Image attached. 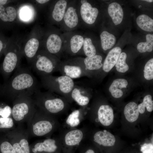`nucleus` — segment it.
Wrapping results in <instances>:
<instances>
[{
	"mask_svg": "<svg viewBox=\"0 0 153 153\" xmlns=\"http://www.w3.org/2000/svg\"><path fill=\"white\" fill-rule=\"evenodd\" d=\"M39 90L37 80L30 70L19 67L15 70L4 88L5 94L13 100L21 95L32 96Z\"/></svg>",
	"mask_w": 153,
	"mask_h": 153,
	"instance_id": "obj_1",
	"label": "nucleus"
},
{
	"mask_svg": "<svg viewBox=\"0 0 153 153\" xmlns=\"http://www.w3.org/2000/svg\"><path fill=\"white\" fill-rule=\"evenodd\" d=\"M41 82L42 87L47 91L72 99L71 94L75 83L70 78L62 75L43 76H41Z\"/></svg>",
	"mask_w": 153,
	"mask_h": 153,
	"instance_id": "obj_2",
	"label": "nucleus"
},
{
	"mask_svg": "<svg viewBox=\"0 0 153 153\" xmlns=\"http://www.w3.org/2000/svg\"><path fill=\"white\" fill-rule=\"evenodd\" d=\"M55 94L49 91L42 92L38 90L33 95L36 105L50 113L61 111L65 108V103L63 99L55 97Z\"/></svg>",
	"mask_w": 153,
	"mask_h": 153,
	"instance_id": "obj_3",
	"label": "nucleus"
},
{
	"mask_svg": "<svg viewBox=\"0 0 153 153\" xmlns=\"http://www.w3.org/2000/svg\"><path fill=\"white\" fill-rule=\"evenodd\" d=\"M31 97L21 95L14 100L11 114L14 120L20 122L28 115L35 114L36 105Z\"/></svg>",
	"mask_w": 153,
	"mask_h": 153,
	"instance_id": "obj_4",
	"label": "nucleus"
},
{
	"mask_svg": "<svg viewBox=\"0 0 153 153\" xmlns=\"http://www.w3.org/2000/svg\"><path fill=\"white\" fill-rule=\"evenodd\" d=\"M38 54L33 65V69L41 76L51 75L58 71L61 61L56 56Z\"/></svg>",
	"mask_w": 153,
	"mask_h": 153,
	"instance_id": "obj_5",
	"label": "nucleus"
},
{
	"mask_svg": "<svg viewBox=\"0 0 153 153\" xmlns=\"http://www.w3.org/2000/svg\"><path fill=\"white\" fill-rule=\"evenodd\" d=\"M58 71L62 75L72 79L88 76L82 58H76L61 61Z\"/></svg>",
	"mask_w": 153,
	"mask_h": 153,
	"instance_id": "obj_6",
	"label": "nucleus"
},
{
	"mask_svg": "<svg viewBox=\"0 0 153 153\" xmlns=\"http://www.w3.org/2000/svg\"><path fill=\"white\" fill-rule=\"evenodd\" d=\"M80 3V12L82 19L86 24L90 25L93 24L98 14V9L93 7L87 0H81Z\"/></svg>",
	"mask_w": 153,
	"mask_h": 153,
	"instance_id": "obj_7",
	"label": "nucleus"
},
{
	"mask_svg": "<svg viewBox=\"0 0 153 153\" xmlns=\"http://www.w3.org/2000/svg\"><path fill=\"white\" fill-rule=\"evenodd\" d=\"M30 147L31 153H54L58 148L55 140L52 139L35 143Z\"/></svg>",
	"mask_w": 153,
	"mask_h": 153,
	"instance_id": "obj_8",
	"label": "nucleus"
},
{
	"mask_svg": "<svg viewBox=\"0 0 153 153\" xmlns=\"http://www.w3.org/2000/svg\"><path fill=\"white\" fill-rule=\"evenodd\" d=\"M18 58L15 52H7L5 57L2 66L3 72L8 76L18 67Z\"/></svg>",
	"mask_w": 153,
	"mask_h": 153,
	"instance_id": "obj_9",
	"label": "nucleus"
},
{
	"mask_svg": "<svg viewBox=\"0 0 153 153\" xmlns=\"http://www.w3.org/2000/svg\"><path fill=\"white\" fill-rule=\"evenodd\" d=\"M87 89L84 85L75 83L71 92V98L80 106L86 105L89 103L90 101L87 95Z\"/></svg>",
	"mask_w": 153,
	"mask_h": 153,
	"instance_id": "obj_10",
	"label": "nucleus"
},
{
	"mask_svg": "<svg viewBox=\"0 0 153 153\" xmlns=\"http://www.w3.org/2000/svg\"><path fill=\"white\" fill-rule=\"evenodd\" d=\"M97 114L99 121L103 125L108 126L113 122L114 118L113 110L110 106L101 105L98 109Z\"/></svg>",
	"mask_w": 153,
	"mask_h": 153,
	"instance_id": "obj_11",
	"label": "nucleus"
},
{
	"mask_svg": "<svg viewBox=\"0 0 153 153\" xmlns=\"http://www.w3.org/2000/svg\"><path fill=\"white\" fill-rule=\"evenodd\" d=\"M103 58L99 55L96 54L91 57L83 58V63L86 73L89 75V72L100 69L102 67Z\"/></svg>",
	"mask_w": 153,
	"mask_h": 153,
	"instance_id": "obj_12",
	"label": "nucleus"
},
{
	"mask_svg": "<svg viewBox=\"0 0 153 153\" xmlns=\"http://www.w3.org/2000/svg\"><path fill=\"white\" fill-rule=\"evenodd\" d=\"M122 49L119 47H115L110 50L108 54L104 61L102 66L103 71L109 72L115 65Z\"/></svg>",
	"mask_w": 153,
	"mask_h": 153,
	"instance_id": "obj_13",
	"label": "nucleus"
},
{
	"mask_svg": "<svg viewBox=\"0 0 153 153\" xmlns=\"http://www.w3.org/2000/svg\"><path fill=\"white\" fill-rule=\"evenodd\" d=\"M63 20L68 28H75L79 23V18L76 8L73 6L67 8Z\"/></svg>",
	"mask_w": 153,
	"mask_h": 153,
	"instance_id": "obj_14",
	"label": "nucleus"
},
{
	"mask_svg": "<svg viewBox=\"0 0 153 153\" xmlns=\"http://www.w3.org/2000/svg\"><path fill=\"white\" fill-rule=\"evenodd\" d=\"M94 138L95 142L105 146H113L116 141L114 136L106 131L97 132L94 134Z\"/></svg>",
	"mask_w": 153,
	"mask_h": 153,
	"instance_id": "obj_15",
	"label": "nucleus"
},
{
	"mask_svg": "<svg viewBox=\"0 0 153 153\" xmlns=\"http://www.w3.org/2000/svg\"><path fill=\"white\" fill-rule=\"evenodd\" d=\"M62 46V39L58 35L52 34L48 38L46 46L48 52L51 54H58L61 52Z\"/></svg>",
	"mask_w": 153,
	"mask_h": 153,
	"instance_id": "obj_16",
	"label": "nucleus"
},
{
	"mask_svg": "<svg viewBox=\"0 0 153 153\" xmlns=\"http://www.w3.org/2000/svg\"><path fill=\"white\" fill-rule=\"evenodd\" d=\"M108 12L115 25L122 22L124 16L123 9L121 5L116 2L110 4L108 8Z\"/></svg>",
	"mask_w": 153,
	"mask_h": 153,
	"instance_id": "obj_17",
	"label": "nucleus"
},
{
	"mask_svg": "<svg viewBox=\"0 0 153 153\" xmlns=\"http://www.w3.org/2000/svg\"><path fill=\"white\" fill-rule=\"evenodd\" d=\"M52 129V125L49 121L42 120L35 122L33 124L32 130L35 135L42 136L49 133Z\"/></svg>",
	"mask_w": 153,
	"mask_h": 153,
	"instance_id": "obj_18",
	"label": "nucleus"
},
{
	"mask_svg": "<svg viewBox=\"0 0 153 153\" xmlns=\"http://www.w3.org/2000/svg\"><path fill=\"white\" fill-rule=\"evenodd\" d=\"M128 85V81L125 79L118 78L113 80L109 88V90L113 97L119 98L123 95L121 89L126 88Z\"/></svg>",
	"mask_w": 153,
	"mask_h": 153,
	"instance_id": "obj_19",
	"label": "nucleus"
},
{
	"mask_svg": "<svg viewBox=\"0 0 153 153\" xmlns=\"http://www.w3.org/2000/svg\"><path fill=\"white\" fill-rule=\"evenodd\" d=\"M69 42V48L67 52L71 55H76L82 49L84 37L80 35H75L71 37Z\"/></svg>",
	"mask_w": 153,
	"mask_h": 153,
	"instance_id": "obj_20",
	"label": "nucleus"
},
{
	"mask_svg": "<svg viewBox=\"0 0 153 153\" xmlns=\"http://www.w3.org/2000/svg\"><path fill=\"white\" fill-rule=\"evenodd\" d=\"M8 140L16 153H31L30 146L26 138L19 137L13 141Z\"/></svg>",
	"mask_w": 153,
	"mask_h": 153,
	"instance_id": "obj_21",
	"label": "nucleus"
},
{
	"mask_svg": "<svg viewBox=\"0 0 153 153\" xmlns=\"http://www.w3.org/2000/svg\"><path fill=\"white\" fill-rule=\"evenodd\" d=\"M139 112L137 104L134 102H131L125 106L124 114L128 121L133 122L136 121L138 118Z\"/></svg>",
	"mask_w": 153,
	"mask_h": 153,
	"instance_id": "obj_22",
	"label": "nucleus"
},
{
	"mask_svg": "<svg viewBox=\"0 0 153 153\" xmlns=\"http://www.w3.org/2000/svg\"><path fill=\"white\" fill-rule=\"evenodd\" d=\"M67 7V2L65 0H60L56 3L52 12V16L56 22L61 21Z\"/></svg>",
	"mask_w": 153,
	"mask_h": 153,
	"instance_id": "obj_23",
	"label": "nucleus"
},
{
	"mask_svg": "<svg viewBox=\"0 0 153 153\" xmlns=\"http://www.w3.org/2000/svg\"><path fill=\"white\" fill-rule=\"evenodd\" d=\"M83 137V133L81 131L76 129L70 131L65 136V144L69 146L76 145L79 144Z\"/></svg>",
	"mask_w": 153,
	"mask_h": 153,
	"instance_id": "obj_24",
	"label": "nucleus"
},
{
	"mask_svg": "<svg viewBox=\"0 0 153 153\" xmlns=\"http://www.w3.org/2000/svg\"><path fill=\"white\" fill-rule=\"evenodd\" d=\"M16 16L15 8L12 7H5L0 4V20L3 22L13 21Z\"/></svg>",
	"mask_w": 153,
	"mask_h": 153,
	"instance_id": "obj_25",
	"label": "nucleus"
},
{
	"mask_svg": "<svg viewBox=\"0 0 153 153\" xmlns=\"http://www.w3.org/2000/svg\"><path fill=\"white\" fill-rule=\"evenodd\" d=\"M102 49L107 50L113 46L116 42V38L113 34L106 31H103L100 35Z\"/></svg>",
	"mask_w": 153,
	"mask_h": 153,
	"instance_id": "obj_26",
	"label": "nucleus"
},
{
	"mask_svg": "<svg viewBox=\"0 0 153 153\" xmlns=\"http://www.w3.org/2000/svg\"><path fill=\"white\" fill-rule=\"evenodd\" d=\"M138 26L142 30L148 32L153 31V20L148 15L143 14L139 15L136 20Z\"/></svg>",
	"mask_w": 153,
	"mask_h": 153,
	"instance_id": "obj_27",
	"label": "nucleus"
},
{
	"mask_svg": "<svg viewBox=\"0 0 153 153\" xmlns=\"http://www.w3.org/2000/svg\"><path fill=\"white\" fill-rule=\"evenodd\" d=\"M39 45V41L36 38H32L28 41L24 49L26 56L29 58H33L36 54Z\"/></svg>",
	"mask_w": 153,
	"mask_h": 153,
	"instance_id": "obj_28",
	"label": "nucleus"
},
{
	"mask_svg": "<svg viewBox=\"0 0 153 153\" xmlns=\"http://www.w3.org/2000/svg\"><path fill=\"white\" fill-rule=\"evenodd\" d=\"M146 37V42H140L137 45V50L140 53L150 52L153 50V35L147 34Z\"/></svg>",
	"mask_w": 153,
	"mask_h": 153,
	"instance_id": "obj_29",
	"label": "nucleus"
},
{
	"mask_svg": "<svg viewBox=\"0 0 153 153\" xmlns=\"http://www.w3.org/2000/svg\"><path fill=\"white\" fill-rule=\"evenodd\" d=\"M82 50L84 54L86 57H91L96 54V48L90 38H84Z\"/></svg>",
	"mask_w": 153,
	"mask_h": 153,
	"instance_id": "obj_30",
	"label": "nucleus"
},
{
	"mask_svg": "<svg viewBox=\"0 0 153 153\" xmlns=\"http://www.w3.org/2000/svg\"><path fill=\"white\" fill-rule=\"evenodd\" d=\"M0 153H16L5 135L0 136Z\"/></svg>",
	"mask_w": 153,
	"mask_h": 153,
	"instance_id": "obj_31",
	"label": "nucleus"
},
{
	"mask_svg": "<svg viewBox=\"0 0 153 153\" xmlns=\"http://www.w3.org/2000/svg\"><path fill=\"white\" fill-rule=\"evenodd\" d=\"M138 107L139 112L141 114L144 113L145 107L148 112H152L153 110V101L151 95L148 94L146 95L143 98V102Z\"/></svg>",
	"mask_w": 153,
	"mask_h": 153,
	"instance_id": "obj_32",
	"label": "nucleus"
},
{
	"mask_svg": "<svg viewBox=\"0 0 153 153\" xmlns=\"http://www.w3.org/2000/svg\"><path fill=\"white\" fill-rule=\"evenodd\" d=\"M126 54L124 52L120 54L115 65L117 71L120 73H124L129 69V67L126 63Z\"/></svg>",
	"mask_w": 153,
	"mask_h": 153,
	"instance_id": "obj_33",
	"label": "nucleus"
},
{
	"mask_svg": "<svg viewBox=\"0 0 153 153\" xmlns=\"http://www.w3.org/2000/svg\"><path fill=\"white\" fill-rule=\"evenodd\" d=\"M80 113L78 110L73 111L68 116L66 120L67 123L72 127L77 126L80 122L78 118Z\"/></svg>",
	"mask_w": 153,
	"mask_h": 153,
	"instance_id": "obj_34",
	"label": "nucleus"
},
{
	"mask_svg": "<svg viewBox=\"0 0 153 153\" xmlns=\"http://www.w3.org/2000/svg\"><path fill=\"white\" fill-rule=\"evenodd\" d=\"M13 126V120L12 118L0 117V131H6L7 130L12 128Z\"/></svg>",
	"mask_w": 153,
	"mask_h": 153,
	"instance_id": "obj_35",
	"label": "nucleus"
},
{
	"mask_svg": "<svg viewBox=\"0 0 153 153\" xmlns=\"http://www.w3.org/2000/svg\"><path fill=\"white\" fill-rule=\"evenodd\" d=\"M144 77L148 80L153 78V58L149 60L146 63L144 67Z\"/></svg>",
	"mask_w": 153,
	"mask_h": 153,
	"instance_id": "obj_36",
	"label": "nucleus"
},
{
	"mask_svg": "<svg viewBox=\"0 0 153 153\" xmlns=\"http://www.w3.org/2000/svg\"><path fill=\"white\" fill-rule=\"evenodd\" d=\"M31 14V11L29 9L25 7L21 9L20 13V16L22 20L27 21L30 18Z\"/></svg>",
	"mask_w": 153,
	"mask_h": 153,
	"instance_id": "obj_37",
	"label": "nucleus"
},
{
	"mask_svg": "<svg viewBox=\"0 0 153 153\" xmlns=\"http://www.w3.org/2000/svg\"><path fill=\"white\" fill-rule=\"evenodd\" d=\"M12 109L8 105L0 107V117L3 118L10 117L11 114Z\"/></svg>",
	"mask_w": 153,
	"mask_h": 153,
	"instance_id": "obj_38",
	"label": "nucleus"
},
{
	"mask_svg": "<svg viewBox=\"0 0 153 153\" xmlns=\"http://www.w3.org/2000/svg\"><path fill=\"white\" fill-rule=\"evenodd\" d=\"M142 153H153V145L151 143H145L141 146Z\"/></svg>",
	"mask_w": 153,
	"mask_h": 153,
	"instance_id": "obj_39",
	"label": "nucleus"
},
{
	"mask_svg": "<svg viewBox=\"0 0 153 153\" xmlns=\"http://www.w3.org/2000/svg\"><path fill=\"white\" fill-rule=\"evenodd\" d=\"M4 48V43L1 39H0V53L1 52Z\"/></svg>",
	"mask_w": 153,
	"mask_h": 153,
	"instance_id": "obj_40",
	"label": "nucleus"
},
{
	"mask_svg": "<svg viewBox=\"0 0 153 153\" xmlns=\"http://www.w3.org/2000/svg\"><path fill=\"white\" fill-rule=\"evenodd\" d=\"M36 1L39 3L44 4L48 2L49 1L48 0H37Z\"/></svg>",
	"mask_w": 153,
	"mask_h": 153,
	"instance_id": "obj_41",
	"label": "nucleus"
},
{
	"mask_svg": "<svg viewBox=\"0 0 153 153\" xmlns=\"http://www.w3.org/2000/svg\"><path fill=\"white\" fill-rule=\"evenodd\" d=\"M84 153H95L94 151L91 149H89L87 150Z\"/></svg>",
	"mask_w": 153,
	"mask_h": 153,
	"instance_id": "obj_42",
	"label": "nucleus"
},
{
	"mask_svg": "<svg viewBox=\"0 0 153 153\" xmlns=\"http://www.w3.org/2000/svg\"><path fill=\"white\" fill-rule=\"evenodd\" d=\"M7 1V0H0V4L2 5H4L6 3Z\"/></svg>",
	"mask_w": 153,
	"mask_h": 153,
	"instance_id": "obj_43",
	"label": "nucleus"
},
{
	"mask_svg": "<svg viewBox=\"0 0 153 153\" xmlns=\"http://www.w3.org/2000/svg\"><path fill=\"white\" fill-rule=\"evenodd\" d=\"M144 1H146L147 2H152L153 1V0H143Z\"/></svg>",
	"mask_w": 153,
	"mask_h": 153,
	"instance_id": "obj_44",
	"label": "nucleus"
}]
</instances>
